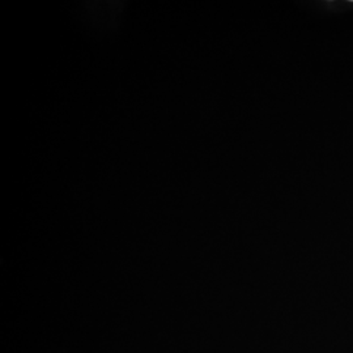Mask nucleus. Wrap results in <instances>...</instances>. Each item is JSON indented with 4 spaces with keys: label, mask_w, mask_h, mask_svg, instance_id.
I'll list each match as a JSON object with an SVG mask.
<instances>
[]
</instances>
